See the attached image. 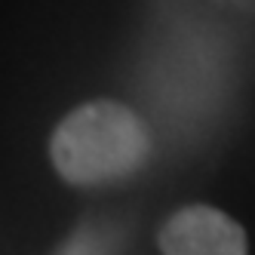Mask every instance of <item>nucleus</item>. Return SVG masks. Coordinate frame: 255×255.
Returning <instances> with one entry per match:
<instances>
[{
  "mask_svg": "<svg viewBox=\"0 0 255 255\" xmlns=\"http://www.w3.org/2000/svg\"><path fill=\"white\" fill-rule=\"evenodd\" d=\"M163 255H246L243 228L212 206L178 209L160 228Z\"/></svg>",
  "mask_w": 255,
  "mask_h": 255,
  "instance_id": "nucleus-2",
  "label": "nucleus"
},
{
  "mask_svg": "<svg viewBox=\"0 0 255 255\" xmlns=\"http://www.w3.org/2000/svg\"><path fill=\"white\" fill-rule=\"evenodd\" d=\"M49 157L56 172L71 185H108L132 175L144 163L148 129L126 105H80L56 126Z\"/></svg>",
  "mask_w": 255,
  "mask_h": 255,
  "instance_id": "nucleus-1",
  "label": "nucleus"
}]
</instances>
